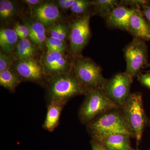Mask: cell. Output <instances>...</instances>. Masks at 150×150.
<instances>
[{
  "label": "cell",
  "mask_w": 150,
  "mask_h": 150,
  "mask_svg": "<svg viewBox=\"0 0 150 150\" xmlns=\"http://www.w3.org/2000/svg\"><path fill=\"white\" fill-rule=\"evenodd\" d=\"M45 86L47 104L58 102L66 105L73 98L85 95L87 92L75 76L72 69L69 73L47 78Z\"/></svg>",
  "instance_id": "1"
},
{
  "label": "cell",
  "mask_w": 150,
  "mask_h": 150,
  "mask_svg": "<svg viewBox=\"0 0 150 150\" xmlns=\"http://www.w3.org/2000/svg\"><path fill=\"white\" fill-rule=\"evenodd\" d=\"M122 109L123 120L126 128L131 137L136 139L139 144L148 122L142 94L140 93H131Z\"/></svg>",
  "instance_id": "2"
},
{
  "label": "cell",
  "mask_w": 150,
  "mask_h": 150,
  "mask_svg": "<svg viewBox=\"0 0 150 150\" xmlns=\"http://www.w3.org/2000/svg\"><path fill=\"white\" fill-rule=\"evenodd\" d=\"M119 109L98 115L86 125L87 130L92 139L95 140L118 134H128L131 136L124 123L122 111H120Z\"/></svg>",
  "instance_id": "3"
},
{
  "label": "cell",
  "mask_w": 150,
  "mask_h": 150,
  "mask_svg": "<svg viewBox=\"0 0 150 150\" xmlns=\"http://www.w3.org/2000/svg\"><path fill=\"white\" fill-rule=\"evenodd\" d=\"M84 96V100L79 110V117L81 122L86 125L98 115L121 108L108 99L100 88L89 90Z\"/></svg>",
  "instance_id": "4"
},
{
  "label": "cell",
  "mask_w": 150,
  "mask_h": 150,
  "mask_svg": "<svg viewBox=\"0 0 150 150\" xmlns=\"http://www.w3.org/2000/svg\"><path fill=\"white\" fill-rule=\"evenodd\" d=\"M72 70L75 76L87 92L100 88L106 79L103 76L102 69L91 59L81 56L74 58Z\"/></svg>",
  "instance_id": "5"
},
{
  "label": "cell",
  "mask_w": 150,
  "mask_h": 150,
  "mask_svg": "<svg viewBox=\"0 0 150 150\" xmlns=\"http://www.w3.org/2000/svg\"><path fill=\"white\" fill-rule=\"evenodd\" d=\"M91 15L88 12L76 18L69 24V33L68 39L69 41L70 55L74 58L81 55V52L90 39V20Z\"/></svg>",
  "instance_id": "6"
},
{
  "label": "cell",
  "mask_w": 150,
  "mask_h": 150,
  "mask_svg": "<svg viewBox=\"0 0 150 150\" xmlns=\"http://www.w3.org/2000/svg\"><path fill=\"white\" fill-rule=\"evenodd\" d=\"M133 78L124 72L117 73L106 80L100 89L108 99L122 108L129 98Z\"/></svg>",
  "instance_id": "7"
},
{
  "label": "cell",
  "mask_w": 150,
  "mask_h": 150,
  "mask_svg": "<svg viewBox=\"0 0 150 150\" xmlns=\"http://www.w3.org/2000/svg\"><path fill=\"white\" fill-rule=\"evenodd\" d=\"M126 63V72L132 78L137 76L147 65L148 48L146 41L134 38L123 49Z\"/></svg>",
  "instance_id": "8"
},
{
  "label": "cell",
  "mask_w": 150,
  "mask_h": 150,
  "mask_svg": "<svg viewBox=\"0 0 150 150\" xmlns=\"http://www.w3.org/2000/svg\"><path fill=\"white\" fill-rule=\"evenodd\" d=\"M74 58L66 52H46L40 61L47 78L66 74L72 69Z\"/></svg>",
  "instance_id": "9"
},
{
  "label": "cell",
  "mask_w": 150,
  "mask_h": 150,
  "mask_svg": "<svg viewBox=\"0 0 150 150\" xmlns=\"http://www.w3.org/2000/svg\"><path fill=\"white\" fill-rule=\"evenodd\" d=\"M11 69L18 75L23 81H30L44 86L47 77L40 61L35 59L15 60Z\"/></svg>",
  "instance_id": "10"
},
{
  "label": "cell",
  "mask_w": 150,
  "mask_h": 150,
  "mask_svg": "<svg viewBox=\"0 0 150 150\" xmlns=\"http://www.w3.org/2000/svg\"><path fill=\"white\" fill-rule=\"evenodd\" d=\"M32 18L41 23L46 29L62 19L61 11L54 1H43L31 11Z\"/></svg>",
  "instance_id": "11"
},
{
  "label": "cell",
  "mask_w": 150,
  "mask_h": 150,
  "mask_svg": "<svg viewBox=\"0 0 150 150\" xmlns=\"http://www.w3.org/2000/svg\"><path fill=\"white\" fill-rule=\"evenodd\" d=\"M135 7H129L120 2L105 18V23L110 28L128 31L130 18Z\"/></svg>",
  "instance_id": "12"
},
{
  "label": "cell",
  "mask_w": 150,
  "mask_h": 150,
  "mask_svg": "<svg viewBox=\"0 0 150 150\" xmlns=\"http://www.w3.org/2000/svg\"><path fill=\"white\" fill-rule=\"evenodd\" d=\"M127 31L134 38L145 41H150V25L145 18L139 7H135L130 18Z\"/></svg>",
  "instance_id": "13"
},
{
  "label": "cell",
  "mask_w": 150,
  "mask_h": 150,
  "mask_svg": "<svg viewBox=\"0 0 150 150\" xmlns=\"http://www.w3.org/2000/svg\"><path fill=\"white\" fill-rule=\"evenodd\" d=\"M23 23L29 29L30 40L40 50L43 51L46 48L47 37L46 28L32 18H25Z\"/></svg>",
  "instance_id": "14"
},
{
  "label": "cell",
  "mask_w": 150,
  "mask_h": 150,
  "mask_svg": "<svg viewBox=\"0 0 150 150\" xmlns=\"http://www.w3.org/2000/svg\"><path fill=\"white\" fill-rule=\"evenodd\" d=\"M129 134H112L94 140L107 150H131Z\"/></svg>",
  "instance_id": "15"
},
{
  "label": "cell",
  "mask_w": 150,
  "mask_h": 150,
  "mask_svg": "<svg viewBox=\"0 0 150 150\" xmlns=\"http://www.w3.org/2000/svg\"><path fill=\"white\" fill-rule=\"evenodd\" d=\"M19 38L13 28H3L0 30L1 52L13 56Z\"/></svg>",
  "instance_id": "16"
},
{
  "label": "cell",
  "mask_w": 150,
  "mask_h": 150,
  "mask_svg": "<svg viewBox=\"0 0 150 150\" xmlns=\"http://www.w3.org/2000/svg\"><path fill=\"white\" fill-rule=\"evenodd\" d=\"M65 104L61 103L52 102L47 104V112L43 129L53 132L59 125L60 116Z\"/></svg>",
  "instance_id": "17"
},
{
  "label": "cell",
  "mask_w": 150,
  "mask_h": 150,
  "mask_svg": "<svg viewBox=\"0 0 150 150\" xmlns=\"http://www.w3.org/2000/svg\"><path fill=\"white\" fill-rule=\"evenodd\" d=\"M40 50L29 38L19 39L13 57L15 60L35 59Z\"/></svg>",
  "instance_id": "18"
},
{
  "label": "cell",
  "mask_w": 150,
  "mask_h": 150,
  "mask_svg": "<svg viewBox=\"0 0 150 150\" xmlns=\"http://www.w3.org/2000/svg\"><path fill=\"white\" fill-rule=\"evenodd\" d=\"M22 81L18 75L11 69L0 72V85L11 92H15Z\"/></svg>",
  "instance_id": "19"
},
{
  "label": "cell",
  "mask_w": 150,
  "mask_h": 150,
  "mask_svg": "<svg viewBox=\"0 0 150 150\" xmlns=\"http://www.w3.org/2000/svg\"><path fill=\"white\" fill-rule=\"evenodd\" d=\"M92 1L93 15H97L105 18L120 2L116 0H94Z\"/></svg>",
  "instance_id": "20"
},
{
  "label": "cell",
  "mask_w": 150,
  "mask_h": 150,
  "mask_svg": "<svg viewBox=\"0 0 150 150\" xmlns=\"http://www.w3.org/2000/svg\"><path fill=\"white\" fill-rule=\"evenodd\" d=\"M18 12V6L15 1L10 0L0 1L1 21H8L16 16Z\"/></svg>",
  "instance_id": "21"
},
{
  "label": "cell",
  "mask_w": 150,
  "mask_h": 150,
  "mask_svg": "<svg viewBox=\"0 0 150 150\" xmlns=\"http://www.w3.org/2000/svg\"><path fill=\"white\" fill-rule=\"evenodd\" d=\"M49 36L66 42L69 38V25L59 22L46 29Z\"/></svg>",
  "instance_id": "22"
},
{
  "label": "cell",
  "mask_w": 150,
  "mask_h": 150,
  "mask_svg": "<svg viewBox=\"0 0 150 150\" xmlns=\"http://www.w3.org/2000/svg\"><path fill=\"white\" fill-rule=\"evenodd\" d=\"M92 1L86 0H75L70 11L73 15L80 16L88 12L89 9L92 6Z\"/></svg>",
  "instance_id": "23"
},
{
  "label": "cell",
  "mask_w": 150,
  "mask_h": 150,
  "mask_svg": "<svg viewBox=\"0 0 150 150\" xmlns=\"http://www.w3.org/2000/svg\"><path fill=\"white\" fill-rule=\"evenodd\" d=\"M46 52H67L68 49L67 42L59 39L47 36L46 42Z\"/></svg>",
  "instance_id": "24"
},
{
  "label": "cell",
  "mask_w": 150,
  "mask_h": 150,
  "mask_svg": "<svg viewBox=\"0 0 150 150\" xmlns=\"http://www.w3.org/2000/svg\"><path fill=\"white\" fill-rule=\"evenodd\" d=\"M15 60L12 56L0 52V72L11 69Z\"/></svg>",
  "instance_id": "25"
},
{
  "label": "cell",
  "mask_w": 150,
  "mask_h": 150,
  "mask_svg": "<svg viewBox=\"0 0 150 150\" xmlns=\"http://www.w3.org/2000/svg\"><path fill=\"white\" fill-rule=\"evenodd\" d=\"M13 29L16 32L19 39L29 38L30 31L28 28L24 24L17 23Z\"/></svg>",
  "instance_id": "26"
},
{
  "label": "cell",
  "mask_w": 150,
  "mask_h": 150,
  "mask_svg": "<svg viewBox=\"0 0 150 150\" xmlns=\"http://www.w3.org/2000/svg\"><path fill=\"white\" fill-rule=\"evenodd\" d=\"M54 1L60 11L65 13L70 10L75 0H56Z\"/></svg>",
  "instance_id": "27"
},
{
  "label": "cell",
  "mask_w": 150,
  "mask_h": 150,
  "mask_svg": "<svg viewBox=\"0 0 150 150\" xmlns=\"http://www.w3.org/2000/svg\"><path fill=\"white\" fill-rule=\"evenodd\" d=\"M137 78L142 86L150 90V71L145 74L139 73L137 75Z\"/></svg>",
  "instance_id": "28"
},
{
  "label": "cell",
  "mask_w": 150,
  "mask_h": 150,
  "mask_svg": "<svg viewBox=\"0 0 150 150\" xmlns=\"http://www.w3.org/2000/svg\"><path fill=\"white\" fill-rule=\"evenodd\" d=\"M43 1H40V0H24V1H23L29 7L31 11L38 6L41 3L43 2Z\"/></svg>",
  "instance_id": "29"
},
{
  "label": "cell",
  "mask_w": 150,
  "mask_h": 150,
  "mask_svg": "<svg viewBox=\"0 0 150 150\" xmlns=\"http://www.w3.org/2000/svg\"><path fill=\"white\" fill-rule=\"evenodd\" d=\"M141 9L142 13L150 25V4L143 6Z\"/></svg>",
  "instance_id": "30"
},
{
  "label": "cell",
  "mask_w": 150,
  "mask_h": 150,
  "mask_svg": "<svg viewBox=\"0 0 150 150\" xmlns=\"http://www.w3.org/2000/svg\"><path fill=\"white\" fill-rule=\"evenodd\" d=\"M91 144L92 150H107L93 140L91 139Z\"/></svg>",
  "instance_id": "31"
},
{
  "label": "cell",
  "mask_w": 150,
  "mask_h": 150,
  "mask_svg": "<svg viewBox=\"0 0 150 150\" xmlns=\"http://www.w3.org/2000/svg\"><path fill=\"white\" fill-rule=\"evenodd\" d=\"M146 67H150V63H149L145 68H146Z\"/></svg>",
  "instance_id": "32"
},
{
  "label": "cell",
  "mask_w": 150,
  "mask_h": 150,
  "mask_svg": "<svg viewBox=\"0 0 150 150\" xmlns=\"http://www.w3.org/2000/svg\"><path fill=\"white\" fill-rule=\"evenodd\" d=\"M131 150H139V149H132Z\"/></svg>",
  "instance_id": "33"
},
{
  "label": "cell",
  "mask_w": 150,
  "mask_h": 150,
  "mask_svg": "<svg viewBox=\"0 0 150 150\" xmlns=\"http://www.w3.org/2000/svg\"><path fill=\"white\" fill-rule=\"evenodd\" d=\"M149 126H150V121H149Z\"/></svg>",
  "instance_id": "34"
},
{
  "label": "cell",
  "mask_w": 150,
  "mask_h": 150,
  "mask_svg": "<svg viewBox=\"0 0 150 150\" xmlns=\"http://www.w3.org/2000/svg\"></svg>",
  "instance_id": "35"
}]
</instances>
